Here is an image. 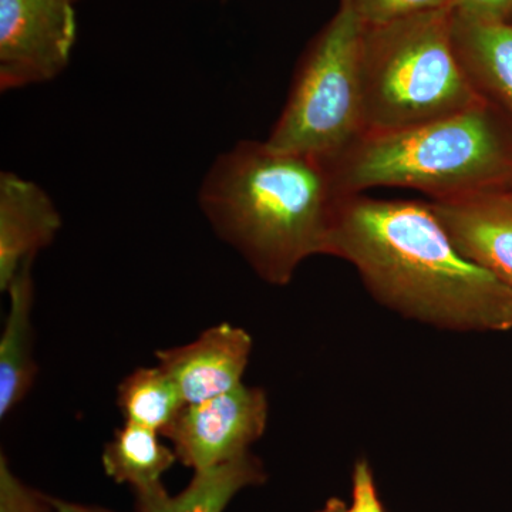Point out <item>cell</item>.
Wrapping results in <instances>:
<instances>
[{
    "label": "cell",
    "instance_id": "obj_1",
    "mask_svg": "<svg viewBox=\"0 0 512 512\" xmlns=\"http://www.w3.org/2000/svg\"><path fill=\"white\" fill-rule=\"evenodd\" d=\"M325 255L406 319L448 332L512 330V291L458 252L429 201L340 195Z\"/></svg>",
    "mask_w": 512,
    "mask_h": 512
},
{
    "label": "cell",
    "instance_id": "obj_2",
    "mask_svg": "<svg viewBox=\"0 0 512 512\" xmlns=\"http://www.w3.org/2000/svg\"><path fill=\"white\" fill-rule=\"evenodd\" d=\"M339 197L320 158L244 140L212 163L198 204L262 281L285 286L325 255Z\"/></svg>",
    "mask_w": 512,
    "mask_h": 512
},
{
    "label": "cell",
    "instance_id": "obj_3",
    "mask_svg": "<svg viewBox=\"0 0 512 512\" xmlns=\"http://www.w3.org/2000/svg\"><path fill=\"white\" fill-rule=\"evenodd\" d=\"M512 117L483 100L470 109L394 131H363L323 160L339 195L410 188L446 200L512 188Z\"/></svg>",
    "mask_w": 512,
    "mask_h": 512
},
{
    "label": "cell",
    "instance_id": "obj_4",
    "mask_svg": "<svg viewBox=\"0 0 512 512\" xmlns=\"http://www.w3.org/2000/svg\"><path fill=\"white\" fill-rule=\"evenodd\" d=\"M453 9L365 25L360 53L365 131L453 116L483 101L454 45Z\"/></svg>",
    "mask_w": 512,
    "mask_h": 512
},
{
    "label": "cell",
    "instance_id": "obj_5",
    "mask_svg": "<svg viewBox=\"0 0 512 512\" xmlns=\"http://www.w3.org/2000/svg\"><path fill=\"white\" fill-rule=\"evenodd\" d=\"M365 23L352 6L335 18L303 55L269 146L326 160L365 131L360 53Z\"/></svg>",
    "mask_w": 512,
    "mask_h": 512
},
{
    "label": "cell",
    "instance_id": "obj_6",
    "mask_svg": "<svg viewBox=\"0 0 512 512\" xmlns=\"http://www.w3.org/2000/svg\"><path fill=\"white\" fill-rule=\"evenodd\" d=\"M74 0H0V89L56 79L69 64L77 23Z\"/></svg>",
    "mask_w": 512,
    "mask_h": 512
},
{
    "label": "cell",
    "instance_id": "obj_7",
    "mask_svg": "<svg viewBox=\"0 0 512 512\" xmlns=\"http://www.w3.org/2000/svg\"><path fill=\"white\" fill-rule=\"evenodd\" d=\"M268 417L264 390L241 384L204 402L187 404L163 436L173 443L177 460L198 473L248 454L264 436Z\"/></svg>",
    "mask_w": 512,
    "mask_h": 512
},
{
    "label": "cell",
    "instance_id": "obj_8",
    "mask_svg": "<svg viewBox=\"0 0 512 512\" xmlns=\"http://www.w3.org/2000/svg\"><path fill=\"white\" fill-rule=\"evenodd\" d=\"M458 252L512 291V188L429 200Z\"/></svg>",
    "mask_w": 512,
    "mask_h": 512
},
{
    "label": "cell",
    "instance_id": "obj_9",
    "mask_svg": "<svg viewBox=\"0 0 512 512\" xmlns=\"http://www.w3.org/2000/svg\"><path fill=\"white\" fill-rule=\"evenodd\" d=\"M252 338L247 330L220 323L178 348L158 350V366L173 379L185 404L237 389L247 370Z\"/></svg>",
    "mask_w": 512,
    "mask_h": 512
},
{
    "label": "cell",
    "instance_id": "obj_10",
    "mask_svg": "<svg viewBox=\"0 0 512 512\" xmlns=\"http://www.w3.org/2000/svg\"><path fill=\"white\" fill-rule=\"evenodd\" d=\"M62 217L42 187L18 174H0V289L8 291L36 255L55 241Z\"/></svg>",
    "mask_w": 512,
    "mask_h": 512
},
{
    "label": "cell",
    "instance_id": "obj_11",
    "mask_svg": "<svg viewBox=\"0 0 512 512\" xmlns=\"http://www.w3.org/2000/svg\"><path fill=\"white\" fill-rule=\"evenodd\" d=\"M453 35L474 89L512 117V22L476 25L454 18Z\"/></svg>",
    "mask_w": 512,
    "mask_h": 512
},
{
    "label": "cell",
    "instance_id": "obj_12",
    "mask_svg": "<svg viewBox=\"0 0 512 512\" xmlns=\"http://www.w3.org/2000/svg\"><path fill=\"white\" fill-rule=\"evenodd\" d=\"M266 480L261 461L251 453L210 470L198 471L190 485L171 497L163 484L137 491V512H224L232 498Z\"/></svg>",
    "mask_w": 512,
    "mask_h": 512
},
{
    "label": "cell",
    "instance_id": "obj_13",
    "mask_svg": "<svg viewBox=\"0 0 512 512\" xmlns=\"http://www.w3.org/2000/svg\"><path fill=\"white\" fill-rule=\"evenodd\" d=\"M33 279L32 268L25 269L10 284V308L0 339V417L26 399L37 376L33 359Z\"/></svg>",
    "mask_w": 512,
    "mask_h": 512
},
{
    "label": "cell",
    "instance_id": "obj_14",
    "mask_svg": "<svg viewBox=\"0 0 512 512\" xmlns=\"http://www.w3.org/2000/svg\"><path fill=\"white\" fill-rule=\"evenodd\" d=\"M158 436L157 431L133 423L116 430L103 451L107 476L131 485L136 493L160 485L163 474L178 460L173 448L164 446Z\"/></svg>",
    "mask_w": 512,
    "mask_h": 512
},
{
    "label": "cell",
    "instance_id": "obj_15",
    "mask_svg": "<svg viewBox=\"0 0 512 512\" xmlns=\"http://www.w3.org/2000/svg\"><path fill=\"white\" fill-rule=\"evenodd\" d=\"M117 404L126 423L157 431L161 436L185 404L173 379L156 367H140L120 383Z\"/></svg>",
    "mask_w": 512,
    "mask_h": 512
},
{
    "label": "cell",
    "instance_id": "obj_16",
    "mask_svg": "<svg viewBox=\"0 0 512 512\" xmlns=\"http://www.w3.org/2000/svg\"><path fill=\"white\" fill-rule=\"evenodd\" d=\"M453 2L454 0H352L342 5L352 6L365 25L373 26L420 13L453 8Z\"/></svg>",
    "mask_w": 512,
    "mask_h": 512
},
{
    "label": "cell",
    "instance_id": "obj_17",
    "mask_svg": "<svg viewBox=\"0 0 512 512\" xmlns=\"http://www.w3.org/2000/svg\"><path fill=\"white\" fill-rule=\"evenodd\" d=\"M0 512H56L52 497L33 490L12 473L5 454L0 457Z\"/></svg>",
    "mask_w": 512,
    "mask_h": 512
},
{
    "label": "cell",
    "instance_id": "obj_18",
    "mask_svg": "<svg viewBox=\"0 0 512 512\" xmlns=\"http://www.w3.org/2000/svg\"><path fill=\"white\" fill-rule=\"evenodd\" d=\"M454 18L476 25L512 22V0H454Z\"/></svg>",
    "mask_w": 512,
    "mask_h": 512
},
{
    "label": "cell",
    "instance_id": "obj_19",
    "mask_svg": "<svg viewBox=\"0 0 512 512\" xmlns=\"http://www.w3.org/2000/svg\"><path fill=\"white\" fill-rule=\"evenodd\" d=\"M346 512H384L377 495L375 477L366 458H359L353 467L352 504Z\"/></svg>",
    "mask_w": 512,
    "mask_h": 512
},
{
    "label": "cell",
    "instance_id": "obj_20",
    "mask_svg": "<svg viewBox=\"0 0 512 512\" xmlns=\"http://www.w3.org/2000/svg\"><path fill=\"white\" fill-rule=\"evenodd\" d=\"M52 501L56 512H114L106 510V508L93 507V505L69 503V501L59 500V498L52 497Z\"/></svg>",
    "mask_w": 512,
    "mask_h": 512
},
{
    "label": "cell",
    "instance_id": "obj_21",
    "mask_svg": "<svg viewBox=\"0 0 512 512\" xmlns=\"http://www.w3.org/2000/svg\"><path fill=\"white\" fill-rule=\"evenodd\" d=\"M348 505L340 498H330L320 510L315 512H346Z\"/></svg>",
    "mask_w": 512,
    "mask_h": 512
},
{
    "label": "cell",
    "instance_id": "obj_22",
    "mask_svg": "<svg viewBox=\"0 0 512 512\" xmlns=\"http://www.w3.org/2000/svg\"><path fill=\"white\" fill-rule=\"evenodd\" d=\"M352 2V0H342V3H349Z\"/></svg>",
    "mask_w": 512,
    "mask_h": 512
},
{
    "label": "cell",
    "instance_id": "obj_23",
    "mask_svg": "<svg viewBox=\"0 0 512 512\" xmlns=\"http://www.w3.org/2000/svg\"><path fill=\"white\" fill-rule=\"evenodd\" d=\"M74 2H76V0H74Z\"/></svg>",
    "mask_w": 512,
    "mask_h": 512
}]
</instances>
